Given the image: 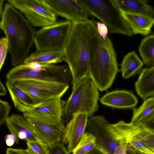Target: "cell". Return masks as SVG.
<instances>
[{
	"label": "cell",
	"instance_id": "obj_25",
	"mask_svg": "<svg viewBox=\"0 0 154 154\" xmlns=\"http://www.w3.org/2000/svg\"><path fill=\"white\" fill-rule=\"evenodd\" d=\"M139 53L145 64L149 67L154 66V34L143 39L139 47Z\"/></svg>",
	"mask_w": 154,
	"mask_h": 154
},
{
	"label": "cell",
	"instance_id": "obj_39",
	"mask_svg": "<svg viewBox=\"0 0 154 154\" xmlns=\"http://www.w3.org/2000/svg\"><path fill=\"white\" fill-rule=\"evenodd\" d=\"M87 154H106L102 150L96 147L94 149Z\"/></svg>",
	"mask_w": 154,
	"mask_h": 154
},
{
	"label": "cell",
	"instance_id": "obj_6",
	"mask_svg": "<svg viewBox=\"0 0 154 154\" xmlns=\"http://www.w3.org/2000/svg\"><path fill=\"white\" fill-rule=\"evenodd\" d=\"M97 87L91 78L88 75L79 81L72 88L64 109V120L68 122L75 115L86 113L91 117L98 108L99 94Z\"/></svg>",
	"mask_w": 154,
	"mask_h": 154
},
{
	"label": "cell",
	"instance_id": "obj_42",
	"mask_svg": "<svg viewBox=\"0 0 154 154\" xmlns=\"http://www.w3.org/2000/svg\"><path fill=\"white\" fill-rule=\"evenodd\" d=\"M149 150V151L148 154H154V150Z\"/></svg>",
	"mask_w": 154,
	"mask_h": 154
},
{
	"label": "cell",
	"instance_id": "obj_37",
	"mask_svg": "<svg viewBox=\"0 0 154 154\" xmlns=\"http://www.w3.org/2000/svg\"><path fill=\"white\" fill-rule=\"evenodd\" d=\"M127 154H139L137 150L132 146L128 144Z\"/></svg>",
	"mask_w": 154,
	"mask_h": 154
},
{
	"label": "cell",
	"instance_id": "obj_5",
	"mask_svg": "<svg viewBox=\"0 0 154 154\" xmlns=\"http://www.w3.org/2000/svg\"><path fill=\"white\" fill-rule=\"evenodd\" d=\"M7 80L12 82L24 80H34L60 83L69 85L72 77L67 65L41 64L33 63L22 64L11 69L7 73Z\"/></svg>",
	"mask_w": 154,
	"mask_h": 154
},
{
	"label": "cell",
	"instance_id": "obj_35",
	"mask_svg": "<svg viewBox=\"0 0 154 154\" xmlns=\"http://www.w3.org/2000/svg\"><path fill=\"white\" fill-rule=\"evenodd\" d=\"M143 125L151 133L154 134V115Z\"/></svg>",
	"mask_w": 154,
	"mask_h": 154
},
{
	"label": "cell",
	"instance_id": "obj_1",
	"mask_svg": "<svg viewBox=\"0 0 154 154\" xmlns=\"http://www.w3.org/2000/svg\"><path fill=\"white\" fill-rule=\"evenodd\" d=\"M91 35L88 75L98 90L103 91L112 84L119 71L116 54L111 39L98 33L94 20H90Z\"/></svg>",
	"mask_w": 154,
	"mask_h": 154
},
{
	"label": "cell",
	"instance_id": "obj_3",
	"mask_svg": "<svg viewBox=\"0 0 154 154\" xmlns=\"http://www.w3.org/2000/svg\"><path fill=\"white\" fill-rule=\"evenodd\" d=\"M90 35V20L72 23L63 51L72 74V88L88 75Z\"/></svg>",
	"mask_w": 154,
	"mask_h": 154
},
{
	"label": "cell",
	"instance_id": "obj_33",
	"mask_svg": "<svg viewBox=\"0 0 154 154\" xmlns=\"http://www.w3.org/2000/svg\"><path fill=\"white\" fill-rule=\"evenodd\" d=\"M6 154H30L27 149H16L12 148H7Z\"/></svg>",
	"mask_w": 154,
	"mask_h": 154
},
{
	"label": "cell",
	"instance_id": "obj_4",
	"mask_svg": "<svg viewBox=\"0 0 154 154\" xmlns=\"http://www.w3.org/2000/svg\"><path fill=\"white\" fill-rule=\"evenodd\" d=\"M134 125L123 120L110 124L103 116H96L88 119L86 130L95 137L97 147L106 154H113L119 146L128 143Z\"/></svg>",
	"mask_w": 154,
	"mask_h": 154
},
{
	"label": "cell",
	"instance_id": "obj_24",
	"mask_svg": "<svg viewBox=\"0 0 154 154\" xmlns=\"http://www.w3.org/2000/svg\"><path fill=\"white\" fill-rule=\"evenodd\" d=\"M151 134L143 125H134L129 140L128 144L136 149L146 152L147 149L145 140Z\"/></svg>",
	"mask_w": 154,
	"mask_h": 154
},
{
	"label": "cell",
	"instance_id": "obj_28",
	"mask_svg": "<svg viewBox=\"0 0 154 154\" xmlns=\"http://www.w3.org/2000/svg\"><path fill=\"white\" fill-rule=\"evenodd\" d=\"M11 106L7 102L0 100V125H1L9 117Z\"/></svg>",
	"mask_w": 154,
	"mask_h": 154
},
{
	"label": "cell",
	"instance_id": "obj_38",
	"mask_svg": "<svg viewBox=\"0 0 154 154\" xmlns=\"http://www.w3.org/2000/svg\"><path fill=\"white\" fill-rule=\"evenodd\" d=\"M7 93V90L4 85L0 80V95L2 96H5Z\"/></svg>",
	"mask_w": 154,
	"mask_h": 154
},
{
	"label": "cell",
	"instance_id": "obj_26",
	"mask_svg": "<svg viewBox=\"0 0 154 154\" xmlns=\"http://www.w3.org/2000/svg\"><path fill=\"white\" fill-rule=\"evenodd\" d=\"M96 147V141L91 134L86 132L72 154H87Z\"/></svg>",
	"mask_w": 154,
	"mask_h": 154
},
{
	"label": "cell",
	"instance_id": "obj_7",
	"mask_svg": "<svg viewBox=\"0 0 154 154\" xmlns=\"http://www.w3.org/2000/svg\"><path fill=\"white\" fill-rule=\"evenodd\" d=\"M90 16L96 17L106 25L109 34L118 33L132 36L129 24L113 0H77Z\"/></svg>",
	"mask_w": 154,
	"mask_h": 154
},
{
	"label": "cell",
	"instance_id": "obj_16",
	"mask_svg": "<svg viewBox=\"0 0 154 154\" xmlns=\"http://www.w3.org/2000/svg\"><path fill=\"white\" fill-rule=\"evenodd\" d=\"M100 100L104 105L117 109H133L138 103L137 99L133 92L122 90L108 92Z\"/></svg>",
	"mask_w": 154,
	"mask_h": 154
},
{
	"label": "cell",
	"instance_id": "obj_22",
	"mask_svg": "<svg viewBox=\"0 0 154 154\" xmlns=\"http://www.w3.org/2000/svg\"><path fill=\"white\" fill-rule=\"evenodd\" d=\"M143 65L134 51L128 53L124 57L121 64L120 71L122 77L128 79L139 73Z\"/></svg>",
	"mask_w": 154,
	"mask_h": 154
},
{
	"label": "cell",
	"instance_id": "obj_40",
	"mask_svg": "<svg viewBox=\"0 0 154 154\" xmlns=\"http://www.w3.org/2000/svg\"><path fill=\"white\" fill-rule=\"evenodd\" d=\"M4 1V0H0V17L2 16L3 11V5Z\"/></svg>",
	"mask_w": 154,
	"mask_h": 154
},
{
	"label": "cell",
	"instance_id": "obj_9",
	"mask_svg": "<svg viewBox=\"0 0 154 154\" xmlns=\"http://www.w3.org/2000/svg\"><path fill=\"white\" fill-rule=\"evenodd\" d=\"M14 83L30 98L34 106L52 99L61 98L69 87L66 84L34 80H19Z\"/></svg>",
	"mask_w": 154,
	"mask_h": 154
},
{
	"label": "cell",
	"instance_id": "obj_19",
	"mask_svg": "<svg viewBox=\"0 0 154 154\" xmlns=\"http://www.w3.org/2000/svg\"><path fill=\"white\" fill-rule=\"evenodd\" d=\"M133 34L145 36L149 34L154 24V17L122 12Z\"/></svg>",
	"mask_w": 154,
	"mask_h": 154
},
{
	"label": "cell",
	"instance_id": "obj_29",
	"mask_svg": "<svg viewBox=\"0 0 154 154\" xmlns=\"http://www.w3.org/2000/svg\"><path fill=\"white\" fill-rule=\"evenodd\" d=\"M8 51V45L6 38L2 37L0 40V71L4 63L7 53Z\"/></svg>",
	"mask_w": 154,
	"mask_h": 154
},
{
	"label": "cell",
	"instance_id": "obj_15",
	"mask_svg": "<svg viewBox=\"0 0 154 154\" xmlns=\"http://www.w3.org/2000/svg\"><path fill=\"white\" fill-rule=\"evenodd\" d=\"M5 122L10 133L15 135L18 140L43 142L36 136L28 118L23 115L13 114Z\"/></svg>",
	"mask_w": 154,
	"mask_h": 154
},
{
	"label": "cell",
	"instance_id": "obj_21",
	"mask_svg": "<svg viewBox=\"0 0 154 154\" xmlns=\"http://www.w3.org/2000/svg\"><path fill=\"white\" fill-rule=\"evenodd\" d=\"M6 85L14 106L18 110L23 113L34 106L30 98L14 82L7 80Z\"/></svg>",
	"mask_w": 154,
	"mask_h": 154
},
{
	"label": "cell",
	"instance_id": "obj_18",
	"mask_svg": "<svg viewBox=\"0 0 154 154\" xmlns=\"http://www.w3.org/2000/svg\"><path fill=\"white\" fill-rule=\"evenodd\" d=\"M135 87L137 94L144 100L154 96V66L143 69Z\"/></svg>",
	"mask_w": 154,
	"mask_h": 154
},
{
	"label": "cell",
	"instance_id": "obj_14",
	"mask_svg": "<svg viewBox=\"0 0 154 154\" xmlns=\"http://www.w3.org/2000/svg\"><path fill=\"white\" fill-rule=\"evenodd\" d=\"M36 136L49 147L60 142L65 126L63 122L50 124L28 118Z\"/></svg>",
	"mask_w": 154,
	"mask_h": 154
},
{
	"label": "cell",
	"instance_id": "obj_36",
	"mask_svg": "<svg viewBox=\"0 0 154 154\" xmlns=\"http://www.w3.org/2000/svg\"><path fill=\"white\" fill-rule=\"evenodd\" d=\"M128 143H126L118 147L113 154H127V150Z\"/></svg>",
	"mask_w": 154,
	"mask_h": 154
},
{
	"label": "cell",
	"instance_id": "obj_31",
	"mask_svg": "<svg viewBox=\"0 0 154 154\" xmlns=\"http://www.w3.org/2000/svg\"><path fill=\"white\" fill-rule=\"evenodd\" d=\"M94 22L96 25L98 33L105 40L107 36L108 32V29L107 27L103 23H101L100 21L97 22L95 21H94Z\"/></svg>",
	"mask_w": 154,
	"mask_h": 154
},
{
	"label": "cell",
	"instance_id": "obj_32",
	"mask_svg": "<svg viewBox=\"0 0 154 154\" xmlns=\"http://www.w3.org/2000/svg\"><path fill=\"white\" fill-rule=\"evenodd\" d=\"M5 140L7 145L10 147L13 146L15 143L18 144L19 143V140L16 136L11 133L7 134Z\"/></svg>",
	"mask_w": 154,
	"mask_h": 154
},
{
	"label": "cell",
	"instance_id": "obj_41",
	"mask_svg": "<svg viewBox=\"0 0 154 154\" xmlns=\"http://www.w3.org/2000/svg\"><path fill=\"white\" fill-rule=\"evenodd\" d=\"M135 149L137 150V151L138 152L139 154H147V153H145L144 152H143L141 151H140V150H138V149Z\"/></svg>",
	"mask_w": 154,
	"mask_h": 154
},
{
	"label": "cell",
	"instance_id": "obj_12",
	"mask_svg": "<svg viewBox=\"0 0 154 154\" xmlns=\"http://www.w3.org/2000/svg\"><path fill=\"white\" fill-rule=\"evenodd\" d=\"M57 16L65 18L72 23L88 20L90 15L77 0H42Z\"/></svg>",
	"mask_w": 154,
	"mask_h": 154
},
{
	"label": "cell",
	"instance_id": "obj_20",
	"mask_svg": "<svg viewBox=\"0 0 154 154\" xmlns=\"http://www.w3.org/2000/svg\"><path fill=\"white\" fill-rule=\"evenodd\" d=\"M65 61L63 50H46L36 51L31 54L25 60L23 63L29 64L35 63L49 64Z\"/></svg>",
	"mask_w": 154,
	"mask_h": 154
},
{
	"label": "cell",
	"instance_id": "obj_17",
	"mask_svg": "<svg viewBox=\"0 0 154 154\" xmlns=\"http://www.w3.org/2000/svg\"><path fill=\"white\" fill-rule=\"evenodd\" d=\"M122 12L154 17V8L146 0H113Z\"/></svg>",
	"mask_w": 154,
	"mask_h": 154
},
{
	"label": "cell",
	"instance_id": "obj_13",
	"mask_svg": "<svg viewBox=\"0 0 154 154\" xmlns=\"http://www.w3.org/2000/svg\"><path fill=\"white\" fill-rule=\"evenodd\" d=\"M88 117L86 113H79L65 126L61 141L67 145L69 153L72 152L85 134Z\"/></svg>",
	"mask_w": 154,
	"mask_h": 154
},
{
	"label": "cell",
	"instance_id": "obj_8",
	"mask_svg": "<svg viewBox=\"0 0 154 154\" xmlns=\"http://www.w3.org/2000/svg\"><path fill=\"white\" fill-rule=\"evenodd\" d=\"M72 25L69 21H60L36 31L34 43L37 51L63 50Z\"/></svg>",
	"mask_w": 154,
	"mask_h": 154
},
{
	"label": "cell",
	"instance_id": "obj_30",
	"mask_svg": "<svg viewBox=\"0 0 154 154\" xmlns=\"http://www.w3.org/2000/svg\"><path fill=\"white\" fill-rule=\"evenodd\" d=\"M49 154H70L64 144L61 142L49 147Z\"/></svg>",
	"mask_w": 154,
	"mask_h": 154
},
{
	"label": "cell",
	"instance_id": "obj_10",
	"mask_svg": "<svg viewBox=\"0 0 154 154\" xmlns=\"http://www.w3.org/2000/svg\"><path fill=\"white\" fill-rule=\"evenodd\" d=\"M7 1L23 13L33 26L42 28L57 22V16L45 5L42 0Z\"/></svg>",
	"mask_w": 154,
	"mask_h": 154
},
{
	"label": "cell",
	"instance_id": "obj_23",
	"mask_svg": "<svg viewBox=\"0 0 154 154\" xmlns=\"http://www.w3.org/2000/svg\"><path fill=\"white\" fill-rule=\"evenodd\" d=\"M154 115V96L144 100L137 108H134L131 122L134 125H143Z\"/></svg>",
	"mask_w": 154,
	"mask_h": 154
},
{
	"label": "cell",
	"instance_id": "obj_27",
	"mask_svg": "<svg viewBox=\"0 0 154 154\" xmlns=\"http://www.w3.org/2000/svg\"><path fill=\"white\" fill-rule=\"evenodd\" d=\"M27 150L30 154H49V148L43 142H26Z\"/></svg>",
	"mask_w": 154,
	"mask_h": 154
},
{
	"label": "cell",
	"instance_id": "obj_34",
	"mask_svg": "<svg viewBox=\"0 0 154 154\" xmlns=\"http://www.w3.org/2000/svg\"><path fill=\"white\" fill-rule=\"evenodd\" d=\"M145 143L147 149L154 150V134H150L145 140Z\"/></svg>",
	"mask_w": 154,
	"mask_h": 154
},
{
	"label": "cell",
	"instance_id": "obj_2",
	"mask_svg": "<svg viewBox=\"0 0 154 154\" xmlns=\"http://www.w3.org/2000/svg\"><path fill=\"white\" fill-rule=\"evenodd\" d=\"M0 27L7 38L11 64L23 63L34 43L36 31L22 13L6 3L1 17Z\"/></svg>",
	"mask_w": 154,
	"mask_h": 154
},
{
	"label": "cell",
	"instance_id": "obj_11",
	"mask_svg": "<svg viewBox=\"0 0 154 154\" xmlns=\"http://www.w3.org/2000/svg\"><path fill=\"white\" fill-rule=\"evenodd\" d=\"M66 102L61 97L52 99L34 106L23 115L44 123L58 124L63 122Z\"/></svg>",
	"mask_w": 154,
	"mask_h": 154
}]
</instances>
